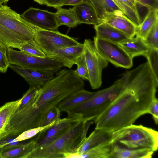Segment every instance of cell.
Wrapping results in <instances>:
<instances>
[{
    "label": "cell",
    "instance_id": "cell-7",
    "mask_svg": "<svg viewBox=\"0 0 158 158\" xmlns=\"http://www.w3.org/2000/svg\"><path fill=\"white\" fill-rule=\"evenodd\" d=\"M33 39L46 56L51 55L58 50L74 46L79 43L77 39L58 31L42 29L36 27Z\"/></svg>",
    "mask_w": 158,
    "mask_h": 158
},
{
    "label": "cell",
    "instance_id": "cell-39",
    "mask_svg": "<svg viewBox=\"0 0 158 158\" xmlns=\"http://www.w3.org/2000/svg\"><path fill=\"white\" fill-rule=\"evenodd\" d=\"M148 113L151 114L155 123H158V100L156 98L152 102L148 109Z\"/></svg>",
    "mask_w": 158,
    "mask_h": 158
},
{
    "label": "cell",
    "instance_id": "cell-34",
    "mask_svg": "<svg viewBox=\"0 0 158 158\" xmlns=\"http://www.w3.org/2000/svg\"><path fill=\"white\" fill-rule=\"evenodd\" d=\"M56 121L50 124L42 127H38L28 130L18 135L16 138L17 141H25L35 136L43 130L53 125Z\"/></svg>",
    "mask_w": 158,
    "mask_h": 158
},
{
    "label": "cell",
    "instance_id": "cell-16",
    "mask_svg": "<svg viewBox=\"0 0 158 158\" xmlns=\"http://www.w3.org/2000/svg\"><path fill=\"white\" fill-rule=\"evenodd\" d=\"M113 132L101 129H95L81 146L77 152V157L90 149L111 143Z\"/></svg>",
    "mask_w": 158,
    "mask_h": 158
},
{
    "label": "cell",
    "instance_id": "cell-21",
    "mask_svg": "<svg viewBox=\"0 0 158 158\" xmlns=\"http://www.w3.org/2000/svg\"><path fill=\"white\" fill-rule=\"evenodd\" d=\"M21 100V98L6 102L0 107V140L8 137L6 127L11 116L17 110Z\"/></svg>",
    "mask_w": 158,
    "mask_h": 158
},
{
    "label": "cell",
    "instance_id": "cell-10",
    "mask_svg": "<svg viewBox=\"0 0 158 158\" xmlns=\"http://www.w3.org/2000/svg\"><path fill=\"white\" fill-rule=\"evenodd\" d=\"M83 44L84 54L89 76V81L92 89H97L101 85L102 72L108 66V62L98 53L93 41L85 39Z\"/></svg>",
    "mask_w": 158,
    "mask_h": 158
},
{
    "label": "cell",
    "instance_id": "cell-26",
    "mask_svg": "<svg viewBox=\"0 0 158 158\" xmlns=\"http://www.w3.org/2000/svg\"><path fill=\"white\" fill-rule=\"evenodd\" d=\"M143 21L137 27L136 37L144 40L151 29L158 21V9L148 10Z\"/></svg>",
    "mask_w": 158,
    "mask_h": 158
},
{
    "label": "cell",
    "instance_id": "cell-24",
    "mask_svg": "<svg viewBox=\"0 0 158 158\" xmlns=\"http://www.w3.org/2000/svg\"><path fill=\"white\" fill-rule=\"evenodd\" d=\"M87 0L94 7L101 23L108 15L121 11L112 0Z\"/></svg>",
    "mask_w": 158,
    "mask_h": 158
},
{
    "label": "cell",
    "instance_id": "cell-44",
    "mask_svg": "<svg viewBox=\"0 0 158 158\" xmlns=\"http://www.w3.org/2000/svg\"><path fill=\"white\" fill-rule=\"evenodd\" d=\"M3 2H2L0 1V6H1L2 5H3Z\"/></svg>",
    "mask_w": 158,
    "mask_h": 158
},
{
    "label": "cell",
    "instance_id": "cell-32",
    "mask_svg": "<svg viewBox=\"0 0 158 158\" xmlns=\"http://www.w3.org/2000/svg\"><path fill=\"white\" fill-rule=\"evenodd\" d=\"M77 69L74 70L75 74L82 79L89 81V76L84 54L81 56L75 63Z\"/></svg>",
    "mask_w": 158,
    "mask_h": 158
},
{
    "label": "cell",
    "instance_id": "cell-18",
    "mask_svg": "<svg viewBox=\"0 0 158 158\" xmlns=\"http://www.w3.org/2000/svg\"><path fill=\"white\" fill-rule=\"evenodd\" d=\"M77 20L82 23L97 25L101 23L92 4L87 0L73 8Z\"/></svg>",
    "mask_w": 158,
    "mask_h": 158
},
{
    "label": "cell",
    "instance_id": "cell-23",
    "mask_svg": "<svg viewBox=\"0 0 158 158\" xmlns=\"http://www.w3.org/2000/svg\"><path fill=\"white\" fill-rule=\"evenodd\" d=\"M123 14L139 26L141 21L135 0H112Z\"/></svg>",
    "mask_w": 158,
    "mask_h": 158
},
{
    "label": "cell",
    "instance_id": "cell-1",
    "mask_svg": "<svg viewBox=\"0 0 158 158\" xmlns=\"http://www.w3.org/2000/svg\"><path fill=\"white\" fill-rule=\"evenodd\" d=\"M123 85L116 99L97 118L95 129L114 132L133 124L140 116L148 113L156 94L158 79L148 63H143L125 73Z\"/></svg>",
    "mask_w": 158,
    "mask_h": 158
},
{
    "label": "cell",
    "instance_id": "cell-40",
    "mask_svg": "<svg viewBox=\"0 0 158 158\" xmlns=\"http://www.w3.org/2000/svg\"><path fill=\"white\" fill-rule=\"evenodd\" d=\"M67 0H44V5L54 8L63 6V4Z\"/></svg>",
    "mask_w": 158,
    "mask_h": 158
},
{
    "label": "cell",
    "instance_id": "cell-22",
    "mask_svg": "<svg viewBox=\"0 0 158 158\" xmlns=\"http://www.w3.org/2000/svg\"><path fill=\"white\" fill-rule=\"evenodd\" d=\"M118 44L132 59L139 56H144L150 48L143 40L137 37L130 38Z\"/></svg>",
    "mask_w": 158,
    "mask_h": 158
},
{
    "label": "cell",
    "instance_id": "cell-11",
    "mask_svg": "<svg viewBox=\"0 0 158 158\" xmlns=\"http://www.w3.org/2000/svg\"><path fill=\"white\" fill-rule=\"evenodd\" d=\"M94 42L99 54L107 61L117 67L129 69L133 65L132 58L118 43L94 37Z\"/></svg>",
    "mask_w": 158,
    "mask_h": 158
},
{
    "label": "cell",
    "instance_id": "cell-2",
    "mask_svg": "<svg viewBox=\"0 0 158 158\" xmlns=\"http://www.w3.org/2000/svg\"><path fill=\"white\" fill-rule=\"evenodd\" d=\"M70 94L61 81L51 80L39 88L34 96L11 116L6 127L9 136H18L28 130L39 127L41 121L50 110L57 106Z\"/></svg>",
    "mask_w": 158,
    "mask_h": 158
},
{
    "label": "cell",
    "instance_id": "cell-30",
    "mask_svg": "<svg viewBox=\"0 0 158 158\" xmlns=\"http://www.w3.org/2000/svg\"><path fill=\"white\" fill-rule=\"evenodd\" d=\"M144 56L154 74L158 79V49L150 48Z\"/></svg>",
    "mask_w": 158,
    "mask_h": 158
},
{
    "label": "cell",
    "instance_id": "cell-20",
    "mask_svg": "<svg viewBox=\"0 0 158 158\" xmlns=\"http://www.w3.org/2000/svg\"><path fill=\"white\" fill-rule=\"evenodd\" d=\"M111 144L110 158H150L154 152L149 149L127 148Z\"/></svg>",
    "mask_w": 158,
    "mask_h": 158
},
{
    "label": "cell",
    "instance_id": "cell-15",
    "mask_svg": "<svg viewBox=\"0 0 158 158\" xmlns=\"http://www.w3.org/2000/svg\"><path fill=\"white\" fill-rule=\"evenodd\" d=\"M102 22L108 24L130 38L135 35L137 26L121 11L108 15Z\"/></svg>",
    "mask_w": 158,
    "mask_h": 158
},
{
    "label": "cell",
    "instance_id": "cell-14",
    "mask_svg": "<svg viewBox=\"0 0 158 158\" xmlns=\"http://www.w3.org/2000/svg\"><path fill=\"white\" fill-rule=\"evenodd\" d=\"M84 53V44L79 43L76 45L58 50L47 57L60 62L63 67L71 68Z\"/></svg>",
    "mask_w": 158,
    "mask_h": 158
},
{
    "label": "cell",
    "instance_id": "cell-31",
    "mask_svg": "<svg viewBox=\"0 0 158 158\" xmlns=\"http://www.w3.org/2000/svg\"><path fill=\"white\" fill-rule=\"evenodd\" d=\"M61 111L57 106L52 108L44 115L41 120L39 127L48 125L60 118Z\"/></svg>",
    "mask_w": 158,
    "mask_h": 158
},
{
    "label": "cell",
    "instance_id": "cell-25",
    "mask_svg": "<svg viewBox=\"0 0 158 158\" xmlns=\"http://www.w3.org/2000/svg\"><path fill=\"white\" fill-rule=\"evenodd\" d=\"M56 9V17L59 27L63 25L69 28H73L80 24L73 8L64 9L60 6Z\"/></svg>",
    "mask_w": 158,
    "mask_h": 158
},
{
    "label": "cell",
    "instance_id": "cell-27",
    "mask_svg": "<svg viewBox=\"0 0 158 158\" xmlns=\"http://www.w3.org/2000/svg\"><path fill=\"white\" fill-rule=\"evenodd\" d=\"M35 145V142L32 139L3 152L0 155V158H25L34 149Z\"/></svg>",
    "mask_w": 158,
    "mask_h": 158
},
{
    "label": "cell",
    "instance_id": "cell-36",
    "mask_svg": "<svg viewBox=\"0 0 158 158\" xmlns=\"http://www.w3.org/2000/svg\"><path fill=\"white\" fill-rule=\"evenodd\" d=\"M17 136H9L0 140V155L3 152L24 143L22 141H16L15 139Z\"/></svg>",
    "mask_w": 158,
    "mask_h": 158
},
{
    "label": "cell",
    "instance_id": "cell-43",
    "mask_svg": "<svg viewBox=\"0 0 158 158\" xmlns=\"http://www.w3.org/2000/svg\"><path fill=\"white\" fill-rule=\"evenodd\" d=\"M9 0H0V1L2 2L3 3H6L8 2Z\"/></svg>",
    "mask_w": 158,
    "mask_h": 158
},
{
    "label": "cell",
    "instance_id": "cell-13",
    "mask_svg": "<svg viewBox=\"0 0 158 158\" xmlns=\"http://www.w3.org/2000/svg\"><path fill=\"white\" fill-rule=\"evenodd\" d=\"M9 67L25 80L31 86L40 88L53 78L54 72L32 69L11 64Z\"/></svg>",
    "mask_w": 158,
    "mask_h": 158
},
{
    "label": "cell",
    "instance_id": "cell-33",
    "mask_svg": "<svg viewBox=\"0 0 158 158\" xmlns=\"http://www.w3.org/2000/svg\"><path fill=\"white\" fill-rule=\"evenodd\" d=\"M143 40L149 48L158 49V21Z\"/></svg>",
    "mask_w": 158,
    "mask_h": 158
},
{
    "label": "cell",
    "instance_id": "cell-29",
    "mask_svg": "<svg viewBox=\"0 0 158 158\" xmlns=\"http://www.w3.org/2000/svg\"><path fill=\"white\" fill-rule=\"evenodd\" d=\"M15 48L32 56L42 57L46 56L33 39L17 45Z\"/></svg>",
    "mask_w": 158,
    "mask_h": 158
},
{
    "label": "cell",
    "instance_id": "cell-4",
    "mask_svg": "<svg viewBox=\"0 0 158 158\" xmlns=\"http://www.w3.org/2000/svg\"><path fill=\"white\" fill-rule=\"evenodd\" d=\"M36 27L7 5L0 6V41L8 47L15 48L32 39Z\"/></svg>",
    "mask_w": 158,
    "mask_h": 158
},
{
    "label": "cell",
    "instance_id": "cell-37",
    "mask_svg": "<svg viewBox=\"0 0 158 158\" xmlns=\"http://www.w3.org/2000/svg\"><path fill=\"white\" fill-rule=\"evenodd\" d=\"M39 88L30 86V88L21 98V102L17 110L22 108L26 105L35 95Z\"/></svg>",
    "mask_w": 158,
    "mask_h": 158
},
{
    "label": "cell",
    "instance_id": "cell-12",
    "mask_svg": "<svg viewBox=\"0 0 158 158\" xmlns=\"http://www.w3.org/2000/svg\"><path fill=\"white\" fill-rule=\"evenodd\" d=\"M20 16L27 22L40 28L58 31L59 27L56 21L55 13L30 7Z\"/></svg>",
    "mask_w": 158,
    "mask_h": 158
},
{
    "label": "cell",
    "instance_id": "cell-28",
    "mask_svg": "<svg viewBox=\"0 0 158 158\" xmlns=\"http://www.w3.org/2000/svg\"><path fill=\"white\" fill-rule=\"evenodd\" d=\"M111 146L110 143L95 147L81 155L80 158H110Z\"/></svg>",
    "mask_w": 158,
    "mask_h": 158
},
{
    "label": "cell",
    "instance_id": "cell-38",
    "mask_svg": "<svg viewBox=\"0 0 158 158\" xmlns=\"http://www.w3.org/2000/svg\"><path fill=\"white\" fill-rule=\"evenodd\" d=\"M137 4L147 8L148 10L158 9V0H136Z\"/></svg>",
    "mask_w": 158,
    "mask_h": 158
},
{
    "label": "cell",
    "instance_id": "cell-41",
    "mask_svg": "<svg viewBox=\"0 0 158 158\" xmlns=\"http://www.w3.org/2000/svg\"><path fill=\"white\" fill-rule=\"evenodd\" d=\"M84 0H67L64 3L63 6H75L82 2Z\"/></svg>",
    "mask_w": 158,
    "mask_h": 158
},
{
    "label": "cell",
    "instance_id": "cell-19",
    "mask_svg": "<svg viewBox=\"0 0 158 158\" xmlns=\"http://www.w3.org/2000/svg\"><path fill=\"white\" fill-rule=\"evenodd\" d=\"M96 37L108 41L119 43L130 38L123 33L104 22L94 26Z\"/></svg>",
    "mask_w": 158,
    "mask_h": 158
},
{
    "label": "cell",
    "instance_id": "cell-45",
    "mask_svg": "<svg viewBox=\"0 0 158 158\" xmlns=\"http://www.w3.org/2000/svg\"><path fill=\"white\" fill-rule=\"evenodd\" d=\"M135 1H136V0H135Z\"/></svg>",
    "mask_w": 158,
    "mask_h": 158
},
{
    "label": "cell",
    "instance_id": "cell-5",
    "mask_svg": "<svg viewBox=\"0 0 158 158\" xmlns=\"http://www.w3.org/2000/svg\"><path fill=\"white\" fill-rule=\"evenodd\" d=\"M111 143L125 148L154 152L158 149V132L141 125L132 124L113 132Z\"/></svg>",
    "mask_w": 158,
    "mask_h": 158
},
{
    "label": "cell",
    "instance_id": "cell-9",
    "mask_svg": "<svg viewBox=\"0 0 158 158\" xmlns=\"http://www.w3.org/2000/svg\"><path fill=\"white\" fill-rule=\"evenodd\" d=\"M82 121L80 117L76 114H69L66 117L57 120L52 125L40 131L33 140L34 149L50 144L66 133Z\"/></svg>",
    "mask_w": 158,
    "mask_h": 158
},
{
    "label": "cell",
    "instance_id": "cell-42",
    "mask_svg": "<svg viewBox=\"0 0 158 158\" xmlns=\"http://www.w3.org/2000/svg\"><path fill=\"white\" fill-rule=\"evenodd\" d=\"M40 5L44 4V0H33Z\"/></svg>",
    "mask_w": 158,
    "mask_h": 158
},
{
    "label": "cell",
    "instance_id": "cell-17",
    "mask_svg": "<svg viewBox=\"0 0 158 158\" xmlns=\"http://www.w3.org/2000/svg\"><path fill=\"white\" fill-rule=\"evenodd\" d=\"M85 90L84 88L77 90L70 94L59 104L57 107L61 112L67 114L80 105L83 103L96 94Z\"/></svg>",
    "mask_w": 158,
    "mask_h": 158
},
{
    "label": "cell",
    "instance_id": "cell-6",
    "mask_svg": "<svg viewBox=\"0 0 158 158\" xmlns=\"http://www.w3.org/2000/svg\"><path fill=\"white\" fill-rule=\"evenodd\" d=\"M123 85L122 77L109 87L96 92L92 97L68 114L78 115L83 121L94 120L102 114L116 99L120 92Z\"/></svg>",
    "mask_w": 158,
    "mask_h": 158
},
{
    "label": "cell",
    "instance_id": "cell-3",
    "mask_svg": "<svg viewBox=\"0 0 158 158\" xmlns=\"http://www.w3.org/2000/svg\"><path fill=\"white\" fill-rule=\"evenodd\" d=\"M91 120H82L62 136L46 146L34 149L25 158H63L77 152L86 138Z\"/></svg>",
    "mask_w": 158,
    "mask_h": 158
},
{
    "label": "cell",
    "instance_id": "cell-35",
    "mask_svg": "<svg viewBox=\"0 0 158 158\" xmlns=\"http://www.w3.org/2000/svg\"><path fill=\"white\" fill-rule=\"evenodd\" d=\"M8 47L0 41V72L5 73L10 64L7 56Z\"/></svg>",
    "mask_w": 158,
    "mask_h": 158
},
{
    "label": "cell",
    "instance_id": "cell-8",
    "mask_svg": "<svg viewBox=\"0 0 158 158\" xmlns=\"http://www.w3.org/2000/svg\"><path fill=\"white\" fill-rule=\"evenodd\" d=\"M7 56L10 65L55 73L63 67L60 62L48 57L32 56L10 47H8Z\"/></svg>",
    "mask_w": 158,
    "mask_h": 158
}]
</instances>
